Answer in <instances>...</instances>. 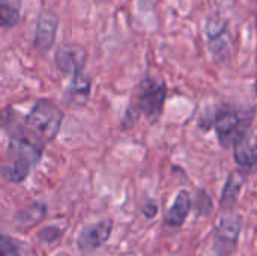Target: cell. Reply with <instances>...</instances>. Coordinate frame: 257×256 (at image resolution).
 I'll return each mask as SVG.
<instances>
[{
  "instance_id": "cell-10",
  "label": "cell",
  "mask_w": 257,
  "mask_h": 256,
  "mask_svg": "<svg viewBox=\"0 0 257 256\" xmlns=\"http://www.w3.org/2000/svg\"><path fill=\"white\" fill-rule=\"evenodd\" d=\"M191 207H193V201H191L190 193L187 190H181L176 195L172 207L166 213V217H164L166 225H169L172 228H181L185 223V220L191 211Z\"/></svg>"
},
{
  "instance_id": "cell-2",
  "label": "cell",
  "mask_w": 257,
  "mask_h": 256,
  "mask_svg": "<svg viewBox=\"0 0 257 256\" xmlns=\"http://www.w3.org/2000/svg\"><path fill=\"white\" fill-rule=\"evenodd\" d=\"M254 112L247 113L230 104H221L215 107L214 128L217 139L223 148H233L242 137L250 133Z\"/></svg>"
},
{
  "instance_id": "cell-3",
  "label": "cell",
  "mask_w": 257,
  "mask_h": 256,
  "mask_svg": "<svg viewBox=\"0 0 257 256\" xmlns=\"http://www.w3.org/2000/svg\"><path fill=\"white\" fill-rule=\"evenodd\" d=\"M167 98V83L163 77L157 75H145L137 88L136 97L131 103V109H134L140 116H145L149 122L155 124L164 110Z\"/></svg>"
},
{
  "instance_id": "cell-8",
  "label": "cell",
  "mask_w": 257,
  "mask_h": 256,
  "mask_svg": "<svg viewBox=\"0 0 257 256\" xmlns=\"http://www.w3.org/2000/svg\"><path fill=\"white\" fill-rule=\"evenodd\" d=\"M54 62L57 69L65 74L71 75V78L84 74V66L87 62V51L81 45L66 44L59 47L54 54Z\"/></svg>"
},
{
  "instance_id": "cell-20",
  "label": "cell",
  "mask_w": 257,
  "mask_h": 256,
  "mask_svg": "<svg viewBox=\"0 0 257 256\" xmlns=\"http://www.w3.org/2000/svg\"><path fill=\"white\" fill-rule=\"evenodd\" d=\"M254 92H256V97H257V78H256V83H254Z\"/></svg>"
},
{
  "instance_id": "cell-13",
  "label": "cell",
  "mask_w": 257,
  "mask_h": 256,
  "mask_svg": "<svg viewBox=\"0 0 257 256\" xmlns=\"http://www.w3.org/2000/svg\"><path fill=\"white\" fill-rule=\"evenodd\" d=\"M229 20L221 18L220 15H212L206 20L205 23V35L209 42H215L220 39H226L230 38V32H229Z\"/></svg>"
},
{
  "instance_id": "cell-4",
  "label": "cell",
  "mask_w": 257,
  "mask_h": 256,
  "mask_svg": "<svg viewBox=\"0 0 257 256\" xmlns=\"http://www.w3.org/2000/svg\"><path fill=\"white\" fill-rule=\"evenodd\" d=\"M63 112L50 100L39 98L24 119V128L44 145L53 142L62 127Z\"/></svg>"
},
{
  "instance_id": "cell-1",
  "label": "cell",
  "mask_w": 257,
  "mask_h": 256,
  "mask_svg": "<svg viewBox=\"0 0 257 256\" xmlns=\"http://www.w3.org/2000/svg\"><path fill=\"white\" fill-rule=\"evenodd\" d=\"M44 152V143L30 134L26 128L14 131L9 136L8 157L0 166V175L8 183H23L30 170L39 163Z\"/></svg>"
},
{
  "instance_id": "cell-5",
  "label": "cell",
  "mask_w": 257,
  "mask_h": 256,
  "mask_svg": "<svg viewBox=\"0 0 257 256\" xmlns=\"http://www.w3.org/2000/svg\"><path fill=\"white\" fill-rule=\"evenodd\" d=\"M242 229V217L227 211L217 223L214 234V249L218 256H229L236 247Z\"/></svg>"
},
{
  "instance_id": "cell-12",
  "label": "cell",
  "mask_w": 257,
  "mask_h": 256,
  "mask_svg": "<svg viewBox=\"0 0 257 256\" xmlns=\"http://www.w3.org/2000/svg\"><path fill=\"white\" fill-rule=\"evenodd\" d=\"M45 214H47V205L42 202H33V204L24 207L23 210H20L15 214L14 220L20 229H29V228H33L35 225H38L39 222H42Z\"/></svg>"
},
{
  "instance_id": "cell-15",
  "label": "cell",
  "mask_w": 257,
  "mask_h": 256,
  "mask_svg": "<svg viewBox=\"0 0 257 256\" xmlns=\"http://www.w3.org/2000/svg\"><path fill=\"white\" fill-rule=\"evenodd\" d=\"M21 18V0H0V30L14 27Z\"/></svg>"
},
{
  "instance_id": "cell-18",
  "label": "cell",
  "mask_w": 257,
  "mask_h": 256,
  "mask_svg": "<svg viewBox=\"0 0 257 256\" xmlns=\"http://www.w3.org/2000/svg\"><path fill=\"white\" fill-rule=\"evenodd\" d=\"M142 214H143L146 219H154V217L158 214V205H157V202L152 201V199H149V201L143 205Z\"/></svg>"
},
{
  "instance_id": "cell-17",
  "label": "cell",
  "mask_w": 257,
  "mask_h": 256,
  "mask_svg": "<svg viewBox=\"0 0 257 256\" xmlns=\"http://www.w3.org/2000/svg\"><path fill=\"white\" fill-rule=\"evenodd\" d=\"M62 235V229L57 228V226H47V228H42L41 231H38L36 237L39 241L42 243H54L59 240V237Z\"/></svg>"
},
{
  "instance_id": "cell-19",
  "label": "cell",
  "mask_w": 257,
  "mask_h": 256,
  "mask_svg": "<svg viewBox=\"0 0 257 256\" xmlns=\"http://www.w3.org/2000/svg\"><path fill=\"white\" fill-rule=\"evenodd\" d=\"M253 15H254V23H256L257 29V0H254V5H253Z\"/></svg>"
},
{
  "instance_id": "cell-16",
  "label": "cell",
  "mask_w": 257,
  "mask_h": 256,
  "mask_svg": "<svg viewBox=\"0 0 257 256\" xmlns=\"http://www.w3.org/2000/svg\"><path fill=\"white\" fill-rule=\"evenodd\" d=\"M0 256L38 255H36V252H35L30 246H27V244H24V243H21V241H18V240L12 238V237L6 235V234H3V232H0Z\"/></svg>"
},
{
  "instance_id": "cell-9",
  "label": "cell",
  "mask_w": 257,
  "mask_h": 256,
  "mask_svg": "<svg viewBox=\"0 0 257 256\" xmlns=\"http://www.w3.org/2000/svg\"><path fill=\"white\" fill-rule=\"evenodd\" d=\"M233 158L242 170H253L257 166V136L248 133L233 146Z\"/></svg>"
},
{
  "instance_id": "cell-7",
  "label": "cell",
  "mask_w": 257,
  "mask_h": 256,
  "mask_svg": "<svg viewBox=\"0 0 257 256\" xmlns=\"http://www.w3.org/2000/svg\"><path fill=\"white\" fill-rule=\"evenodd\" d=\"M113 232V220L104 219L95 223H89L81 228L77 235V247L81 253L87 255L102 247Z\"/></svg>"
},
{
  "instance_id": "cell-6",
  "label": "cell",
  "mask_w": 257,
  "mask_h": 256,
  "mask_svg": "<svg viewBox=\"0 0 257 256\" xmlns=\"http://www.w3.org/2000/svg\"><path fill=\"white\" fill-rule=\"evenodd\" d=\"M59 24H60V18L53 9H44L38 15L35 24V35H33V48L41 56L47 54L53 48L56 42Z\"/></svg>"
},
{
  "instance_id": "cell-14",
  "label": "cell",
  "mask_w": 257,
  "mask_h": 256,
  "mask_svg": "<svg viewBox=\"0 0 257 256\" xmlns=\"http://www.w3.org/2000/svg\"><path fill=\"white\" fill-rule=\"evenodd\" d=\"M90 88H92L90 78L86 77L84 74L74 77V78H71V83L68 86L66 100L72 101V103L78 101V104H83V103H86V100L90 94Z\"/></svg>"
},
{
  "instance_id": "cell-11",
  "label": "cell",
  "mask_w": 257,
  "mask_h": 256,
  "mask_svg": "<svg viewBox=\"0 0 257 256\" xmlns=\"http://www.w3.org/2000/svg\"><path fill=\"white\" fill-rule=\"evenodd\" d=\"M242 186H244L242 174L230 172L227 180H226V183H224V187H223V192H221V198H220V207L226 213L227 211H233V207L238 202V198L241 195Z\"/></svg>"
}]
</instances>
